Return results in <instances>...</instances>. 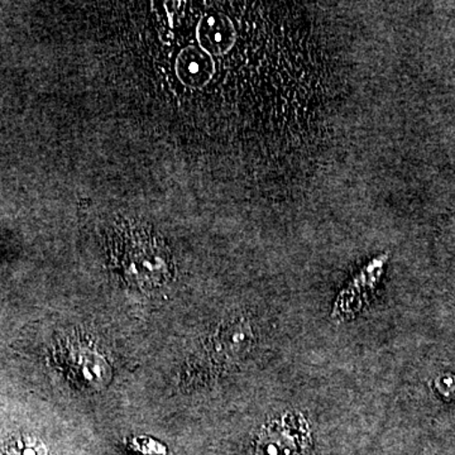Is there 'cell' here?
Listing matches in <instances>:
<instances>
[{
	"instance_id": "obj_5",
	"label": "cell",
	"mask_w": 455,
	"mask_h": 455,
	"mask_svg": "<svg viewBox=\"0 0 455 455\" xmlns=\"http://www.w3.org/2000/svg\"><path fill=\"white\" fill-rule=\"evenodd\" d=\"M304 449L301 438L274 427L260 434L257 443V455H302Z\"/></svg>"
},
{
	"instance_id": "obj_3",
	"label": "cell",
	"mask_w": 455,
	"mask_h": 455,
	"mask_svg": "<svg viewBox=\"0 0 455 455\" xmlns=\"http://www.w3.org/2000/svg\"><path fill=\"white\" fill-rule=\"evenodd\" d=\"M376 272V269L362 272L355 278V283L338 296L337 301L333 305V310H331L333 319L347 320L357 315L359 311L363 309L368 295L373 291L374 283L379 277Z\"/></svg>"
},
{
	"instance_id": "obj_4",
	"label": "cell",
	"mask_w": 455,
	"mask_h": 455,
	"mask_svg": "<svg viewBox=\"0 0 455 455\" xmlns=\"http://www.w3.org/2000/svg\"><path fill=\"white\" fill-rule=\"evenodd\" d=\"M70 359L71 373L86 387H101L109 379V366L98 353L77 349Z\"/></svg>"
},
{
	"instance_id": "obj_2",
	"label": "cell",
	"mask_w": 455,
	"mask_h": 455,
	"mask_svg": "<svg viewBox=\"0 0 455 455\" xmlns=\"http://www.w3.org/2000/svg\"><path fill=\"white\" fill-rule=\"evenodd\" d=\"M214 73L212 56L200 46L185 47L176 59V74L180 82L188 88H204L212 82Z\"/></svg>"
},
{
	"instance_id": "obj_1",
	"label": "cell",
	"mask_w": 455,
	"mask_h": 455,
	"mask_svg": "<svg viewBox=\"0 0 455 455\" xmlns=\"http://www.w3.org/2000/svg\"><path fill=\"white\" fill-rule=\"evenodd\" d=\"M200 47L211 56H221L232 50L236 40L235 27L223 13L205 14L196 29Z\"/></svg>"
}]
</instances>
